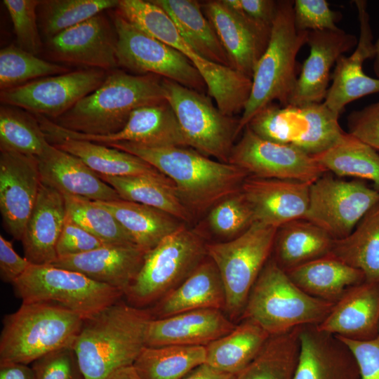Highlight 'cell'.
<instances>
[{"label":"cell","instance_id":"1","mask_svg":"<svg viewBox=\"0 0 379 379\" xmlns=\"http://www.w3.org/2000/svg\"><path fill=\"white\" fill-rule=\"evenodd\" d=\"M108 147L142 159L166 176L194 215L211 209L239 192L249 176L234 164L213 160L189 147L133 142L114 143Z\"/></svg>","mask_w":379,"mask_h":379},{"label":"cell","instance_id":"2","mask_svg":"<svg viewBox=\"0 0 379 379\" xmlns=\"http://www.w3.org/2000/svg\"><path fill=\"white\" fill-rule=\"evenodd\" d=\"M149 310L119 300L84 319L74 345L84 379H106L132 366L146 346Z\"/></svg>","mask_w":379,"mask_h":379},{"label":"cell","instance_id":"3","mask_svg":"<svg viewBox=\"0 0 379 379\" xmlns=\"http://www.w3.org/2000/svg\"><path fill=\"white\" fill-rule=\"evenodd\" d=\"M161 81L154 74L133 75L114 69L95 91L53 121L86 135L116 133L137 108L166 101Z\"/></svg>","mask_w":379,"mask_h":379},{"label":"cell","instance_id":"4","mask_svg":"<svg viewBox=\"0 0 379 379\" xmlns=\"http://www.w3.org/2000/svg\"><path fill=\"white\" fill-rule=\"evenodd\" d=\"M116 11L131 24L185 56L202 77L209 95L225 115L243 112L252 79L200 55L180 34L170 16L151 1L119 0Z\"/></svg>","mask_w":379,"mask_h":379},{"label":"cell","instance_id":"5","mask_svg":"<svg viewBox=\"0 0 379 379\" xmlns=\"http://www.w3.org/2000/svg\"><path fill=\"white\" fill-rule=\"evenodd\" d=\"M293 1H278L270 39L255 67L251 94L239 119L237 135L258 112L274 101L281 106L288 104L298 79L296 58L307 42L308 32L295 26Z\"/></svg>","mask_w":379,"mask_h":379},{"label":"cell","instance_id":"6","mask_svg":"<svg viewBox=\"0 0 379 379\" xmlns=\"http://www.w3.org/2000/svg\"><path fill=\"white\" fill-rule=\"evenodd\" d=\"M84 320L55 302H22L4 317L0 363L28 365L51 352L74 347Z\"/></svg>","mask_w":379,"mask_h":379},{"label":"cell","instance_id":"7","mask_svg":"<svg viewBox=\"0 0 379 379\" xmlns=\"http://www.w3.org/2000/svg\"><path fill=\"white\" fill-rule=\"evenodd\" d=\"M333 305L302 291L270 257L250 291L240 320H252L270 335H278L319 324Z\"/></svg>","mask_w":379,"mask_h":379},{"label":"cell","instance_id":"8","mask_svg":"<svg viewBox=\"0 0 379 379\" xmlns=\"http://www.w3.org/2000/svg\"><path fill=\"white\" fill-rule=\"evenodd\" d=\"M206 241L183 225L145 253L142 265L124 292L126 302L154 305L181 284L206 258Z\"/></svg>","mask_w":379,"mask_h":379},{"label":"cell","instance_id":"9","mask_svg":"<svg viewBox=\"0 0 379 379\" xmlns=\"http://www.w3.org/2000/svg\"><path fill=\"white\" fill-rule=\"evenodd\" d=\"M277 229L255 222L234 239L206 244L225 287V313L234 322L240 320L250 291L272 255Z\"/></svg>","mask_w":379,"mask_h":379},{"label":"cell","instance_id":"10","mask_svg":"<svg viewBox=\"0 0 379 379\" xmlns=\"http://www.w3.org/2000/svg\"><path fill=\"white\" fill-rule=\"evenodd\" d=\"M22 302H51L84 319L120 300L124 292L81 273L52 265H31L13 284Z\"/></svg>","mask_w":379,"mask_h":379},{"label":"cell","instance_id":"11","mask_svg":"<svg viewBox=\"0 0 379 379\" xmlns=\"http://www.w3.org/2000/svg\"><path fill=\"white\" fill-rule=\"evenodd\" d=\"M338 118L324 102L286 106L271 103L246 126L262 138L315 155L329 148L345 133Z\"/></svg>","mask_w":379,"mask_h":379},{"label":"cell","instance_id":"12","mask_svg":"<svg viewBox=\"0 0 379 379\" xmlns=\"http://www.w3.org/2000/svg\"><path fill=\"white\" fill-rule=\"evenodd\" d=\"M166 100L172 107L188 146L228 163L239 119L222 114L200 92L162 79Z\"/></svg>","mask_w":379,"mask_h":379},{"label":"cell","instance_id":"13","mask_svg":"<svg viewBox=\"0 0 379 379\" xmlns=\"http://www.w3.org/2000/svg\"><path fill=\"white\" fill-rule=\"evenodd\" d=\"M112 22L117 35L118 65L142 74H154L197 91L206 88L194 66L182 53L148 35L117 11Z\"/></svg>","mask_w":379,"mask_h":379},{"label":"cell","instance_id":"14","mask_svg":"<svg viewBox=\"0 0 379 379\" xmlns=\"http://www.w3.org/2000/svg\"><path fill=\"white\" fill-rule=\"evenodd\" d=\"M378 203L379 192L363 181L343 180L327 172L310 185L303 219L339 239L348 236Z\"/></svg>","mask_w":379,"mask_h":379},{"label":"cell","instance_id":"15","mask_svg":"<svg viewBox=\"0 0 379 379\" xmlns=\"http://www.w3.org/2000/svg\"><path fill=\"white\" fill-rule=\"evenodd\" d=\"M234 145L228 163L249 176L312 184L327 173L314 157L293 146L266 140L248 126Z\"/></svg>","mask_w":379,"mask_h":379},{"label":"cell","instance_id":"16","mask_svg":"<svg viewBox=\"0 0 379 379\" xmlns=\"http://www.w3.org/2000/svg\"><path fill=\"white\" fill-rule=\"evenodd\" d=\"M107 74L102 69H86L46 77L1 91L0 100L3 105L53 121L95 91Z\"/></svg>","mask_w":379,"mask_h":379},{"label":"cell","instance_id":"17","mask_svg":"<svg viewBox=\"0 0 379 379\" xmlns=\"http://www.w3.org/2000/svg\"><path fill=\"white\" fill-rule=\"evenodd\" d=\"M215 29L231 67L252 79L255 67L267 47L272 26L257 22L227 6L222 0L201 3Z\"/></svg>","mask_w":379,"mask_h":379},{"label":"cell","instance_id":"18","mask_svg":"<svg viewBox=\"0 0 379 379\" xmlns=\"http://www.w3.org/2000/svg\"><path fill=\"white\" fill-rule=\"evenodd\" d=\"M117 35L103 13L67 29L46 40V48L55 60L88 69H114Z\"/></svg>","mask_w":379,"mask_h":379},{"label":"cell","instance_id":"19","mask_svg":"<svg viewBox=\"0 0 379 379\" xmlns=\"http://www.w3.org/2000/svg\"><path fill=\"white\" fill-rule=\"evenodd\" d=\"M37 158L12 152L0 154V211L6 230L21 241L41 186Z\"/></svg>","mask_w":379,"mask_h":379},{"label":"cell","instance_id":"20","mask_svg":"<svg viewBox=\"0 0 379 379\" xmlns=\"http://www.w3.org/2000/svg\"><path fill=\"white\" fill-rule=\"evenodd\" d=\"M57 138L87 140L105 146L119 142H133L149 146L189 147L176 116L167 101L140 107L130 115L119 132L107 135H86L59 126L53 128Z\"/></svg>","mask_w":379,"mask_h":379},{"label":"cell","instance_id":"21","mask_svg":"<svg viewBox=\"0 0 379 379\" xmlns=\"http://www.w3.org/2000/svg\"><path fill=\"white\" fill-rule=\"evenodd\" d=\"M354 3L358 11L359 38L350 55H343L338 59L331 75L332 84L323 102L339 116L350 102L379 93V78L366 74L362 68L366 60L374 58V43L367 4L364 0H356Z\"/></svg>","mask_w":379,"mask_h":379},{"label":"cell","instance_id":"22","mask_svg":"<svg viewBox=\"0 0 379 379\" xmlns=\"http://www.w3.org/2000/svg\"><path fill=\"white\" fill-rule=\"evenodd\" d=\"M357 42L355 35L341 29L308 31L306 44L310 55L302 64L288 105L322 102L329 88L331 67Z\"/></svg>","mask_w":379,"mask_h":379},{"label":"cell","instance_id":"23","mask_svg":"<svg viewBox=\"0 0 379 379\" xmlns=\"http://www.w3.org/2000/svg\"><path fill=\"white\" fill-rule=\"evenodd\" d=\"M310 185L295 180L248 176L241 192L258 222L279 228L303 219L309 206Z\"/></svg>","mask_w":379,"mask_h":379},{"label":"cell","instance_id":"24","mask_svg":"<svg viewBox=\"0 0 379 379\" xmlns=\"http://www.w3.org/2000/svg\"><path fill=\"white\" fill-rule=\"evenodd\" d=\"M300 353L293 379H360L357 361L338 336L317 325L298 327Z\"/></svg>","mask_w":379,"mask_h":379},{"label":"cell","instance_id":"25","mask_svg":"<svg viewBox=\"0 0 379 379\" xmlns=\"http://www.w3.org/2000/svg\"><path fill=\"white\" fill-rule=\"evenodd\" d=\"M236 325L221 310L185 312L162 319H152L147 328L145 345L206 347L229 333Z\"/></svg>","mask_w":379,"mask_h":379},{"label":"cell","instance_id":"26","mask_svg":"<svg viewBox=\"0 0 379 379\" xmlns=\"http://www.w3.org/2000/svg\"><path fill=\"white\" fill-rule=\"evenodd\" d=\"M36 158L41 182L62 194L95 201L121 199L116 190L81 159L50 142Z\"/></svg>","mask_w":379,"mask_h":379},{"label":"cell","instance_id":"27","mask_svg":"<svg viewBox=\"0 0 379 379\" xmlns=\"http://www.w3.org/2000/svg\"><path fill=\"white\" fill-rule=\"evenodd\" d=\"M145 253L135 244L107 245L82 254L58 258L51 265L78 272L124 292L138 274Z\"/></svg>","mask_w":379,"mask_h":379},{"label":"cell","instance_id":"28","mask_svg":"<svg viewBox=\"0 0 379 379\" xmlns=\"http://www.w3.org/2000/svg\"><path fill=\"white\" fill-rule=\"evenodd\" d=\"M317 328L353 340H368L379 331V283L364 281L350 288Z\"/></svg>","mask_w":379,"mask_h":379},{"label":"cell","instance_id":"29","mask_svg":"<svg viewBox=\"0 0 379 379\" xmlns=\"http://www.w3.org/2000/svg\"><path fill=\"white\" fill-rule=\"evenodd\" d=\"M66 217L63 194L42 183L21 239L25 258L32 265H51L58 258L56 246Z\"/></svg>","mask_w":379,"mask_h":379},{"label":"cell","instance_id":"30","mask_svg":"<svg viewBox=\"0 0 379 379\" xmlns=\"http://www.w3.org/2000/svg\"><path fill=\"white\" fill-rule=\"evenodd\" d=\"M225 287L215 263L208 256L176 288L149 310L153 319H162L179 313L218 309L225 312Z\"/></svg>","mask_w":379,"mask_h":379},{"label":"cell","instance_id":"31","mask_svg":"<svg viewBox=\"0 0 379 379\" xmlns=\"http://www.w3.org/2000/svg\"><path fill=\"white\" fill-rule=\"evenodd\" d=\"M307 294L335 304L351 287L365 281L361 271L328 255L286 272Z\"/></svg>","mask_w":379,"mask_h":379},{"label":"cell","instance_id":"32","mask_svg":"<svg viewBox=\"0 0 379 379\" xmlns=\"http://www.w3.org/2000/svg\"><path fill=\"white\" fill-rule=\"evenodd\" d=\"M333 240L317 225L295 220L277 229L271 257L286 272L328 255Z\"/></svg>","mask_w":379,"mask_h":379},{"label":"cell","instance_id":"33","mask_svg":"<svg viewBox=\"0 0 379 379\" xmlns=\"http://www.w3.org/2000/svg\"><path fill=\"white\" fill-rule=\"evenodd\" d=\"M96 202L112 213L135 244L146 253L185 225L166 212L142 204L121 199Z\"/></svg>","mask_w":379,"mask_h":379},{"label":"cell","instance_id":"34","mask_svg":"<svg viewBox=\"0 0 379 379\" xmlns=\"http://www.w3.org/2000/svg\"><path fill=\"white\" fill-rule=\"evenodd\" d=\"M151 1L170 16L182 36L200 55L214 63L231 67L228 56L204 15L201 3L194 0Z\"/></svg>","mask_w":379,"mask_h":379},{"label":"cell","instance_id":"35","mask_svg":"<svg viewBox=\"0 0 379 379\" xmlns=\"http://www.w3.org/2000/svg\"><path fill=\"white\" fill-rule=\"evenodd\" d=\"M98 175L116 190L121 199L157 208L184 223L193 219L194 214L178 194L174 184L166 176Z\"/></svg>","mask_w":379,"mask_h":379},{"label":"cell","instance_id":"36","mask_svg":"<svg viewBox=\"0 0 379 379\" xmlns=\"http://www.w3.org/2000/svg\"><path fill=\"white\" fill-rule=\"evenodd\" d=\"M48 141L58 149L77 157L98 174L165 176L142 159L111 147L68 138H51Z\"/></svg>","mask_w":379,"mask_h":379},{"label":"cell","instance_id":"37","mask_svg":"<svg viewBox=\"0 0 379 379\" xmlns=\"http://www.w3.org/2000/svg\"><path fill=\"white\" fill-rule=\"evenodd\" d=\"M270 335L255 321L241 319L227 335L206 347V363L237 375L258 354Z\"/></svg>","mask_w":379,"mask_h":379},{"label":"cell","instance_id":"38","mask_svg":"<svg viewBox=\"0 0 379 379\" xmlns=\"http://www.w3.org/2000/svg\"><path fill=\"white\" fill-rule=\"evenodd\" d=\"M329 255L361 271L366 281L379 283V203L348 236L333 240Z\"/></svg>","mask_w":379,"mask_h":379},{"label":"cell","instance_id":"39","mask_svg":"<svg viewBox=\"0 0 379 379\" xmlns=\"http://www.w3.org/2000/svg\"><path fill=\"white\" fill-rule=\"evenodd\" d=\"M328 172L370 180L379 192V154L374 148L348 132L332 146L313 155Z\"/></svg>","mask_w":379,"mask_h":379},{"label":"cell","instance_id":"40","mask_svg":"<svg viewBox=\"0 0 379 379\" xmlns=\"http://www.w3.org/2000/svg\"><path fill=\"white\" fill-rule=\"evenodd\" d=\"M204 363V346H145L133 366L141 379H182Z\"/></svg>","mask_w":379,"mask_h":379},{"label":"cell","instance_id":"41","mask_svg":"<svg viewBox=\"0 0 379 379\" xmlns=\"http://www.w3.org/2000/svg\"><path fill=\"white\" fill-rule=\"evenodd\" d=\"M299 353L298 327L270 335L258 354L234 379H293Z\"/></svg>","mask_w":379,"mask_h":379},{"label":"cell","instance_id":"42","mask_svg":"<svg viewBox=\"0 0 379 379\" xmlns=\"http://www.w3.org/2000/svg\"><path fill=\"white\" fill-rule=\"evenodd\" d=\"M49 142L35 117L17 107H0V151L39 157Z\"/></svg>","mask_w":379,"mask_h":379},{"label":"cell","instance_id":"43","mask_svg":"<svg viewBox=\"0 0 379 379\" xmlns=\"http://www.w3.org/2000/svg\"><path fill=\"white\" fill-rule=\"evenodd\" d=\"M119 1L42 0L37 8L40 32L48 40L105 10L117 8Z\"/></svg>","mask_w":379,"mask_h":379},{"label":"cell","instance_id":"44","mask_svg":"<svg viewBox=\"0 0 379 379\" xmlns=\"http://www.w3.org/2000/svg\"><path fill=\"white\" fill-rule=\"evenodd\" d=\"M62 194L67 216L89 233L108 245L135 244L112 213L96 201Z\"/></svg>","mask_w":379,"mask_h":379},{"label":"cell","instance_id":"45","mask_svg":"<svg viewBox=\"0 0 379 379\" xmlns=\"http://www.w3.org/2000/svg\"><path fill=\"white\" fill-rule=\"evenodd\" d=\"M65 66L41 59L11 44L0 51V88L21 86L41 77L67 72Z\"/></svg>","mask_w":379,"mask_h":379},{"label":"cell","instance_id":"46","mask_svg":"<svg viewBox=\"0 0 379 379\" xmlns=\"http://www.w3.org/2000/svg\"><path fill=\"white\" fill-rule=\"evenodd\" d=\"M255 222L253 213L241 192L218 202L210 209L208 222L216 234L234 239Z\"/></svg>","mask_w":379,"mask_h":379},{"label":"cell","instance_id":"47","mask_svg":"<svg viewBox=\"0 0 379 379\" xmlns=\"http://www.w3.org/2000/svg\"><path fill=\"white\" fill-rule=\"evenodd\" d=\"M39 0H4L13 26L19 47L36 55L42 41L38 25Z\"/></svg>","mask_w":379,"mask_h":379},{"label":"cell","instance_id":"48","mask_svg":"<svg viewBox=\"0 0 379 379\" xmlns=\"http://www.w3.org/2000/svg\"><path fill=\"white\" fill-rule=\"evenodd\" d=\"M34 379H84L74 347L51 352L32 363Z\"/></svg>","mask_w":379,"mask_h":379},{"label":"cell","instance_id":"49","mask_svg":"<svg viewBox=\"0 0 379 379\" xmlns=\"http://www.w3.org/2000/svg\"><path fill=\"white\" fill-rule=\"evenodd\" d=\"M340 16L326 0L293 1L294 23L299 31L338 30L336 22Z\"/></svg>","mask_w":379,"mask_h":379},{"label":"cell","instance_id":"50","mask_svg":"<svg viewBox=\"0 0 379 379\" xmlns=\"http://www.w3.org/2000/svg\"><path fill=\"white\" fill-rule=\"evenodd\" d=\"M102 241L93 236L69 217L65 222L58 241V258L82 254L107 246Z\"/></svg>","mask_w":379,"mask_h":379},{"label":"cell","instance_id":"51","mask_svg":"<svg viewBox=\"0 0 379 379\" xmlns=\"http://www.w3.org/2000/svg\"><path fill=\"white\" fill-rule=\"evenodd\" d=\"M347 120L349 133L379 150V101L352 112Z\"/></svg>","mask_w":379,"mask_h":379},{"label":"cell","instance_id":"52","mask_svg":"<svg viewBox=\"0 0 379 379\" xmlns=\"http://www.w3.org/2000/svg\"><path fill=\"white\" fill-rule=\"evenodd\" d=\"M352 352L360 373V379H379V331L368 340H353L338 336Z\"/></svg>","mask_w":379,"mask_h":379},{"label":"cell","instance_id":"53","mask_svg":"<svg viewBox=\"0 0 379 379\" xmlns=\"http://www.w3.org/2000/svg\"><path fill=\"white\" fill-rule=\"evenodd\" d=\"M32 264L20 256L13 249L12 242L0 235V277L6 283L13 284Z\"/></svg>","mask_w":379,"mask_h":379},{"label":"cell","instance_id":"54","mask_svg":"<svg viewBox=\"0 0 379 379\" xmlns=\"http://www.w3.org/2000/svg\"><path fill=\"white\" fill-rule=\"evenodd\" d=\"M231 8L247 17L272 26L275 18L278 1L273 0H222Z\"/></svg>","mask_w":379,"mask_h":379},{"label":"cell","instance_id":"55","mask_svg":"<svg viewBox=\"0 0 379 379\" xmlns=\"http://www.w3.org/2000/svg\"><path fill=\"white\" fill-rule=\"evenodd\" d=\"M0 379H34L32 367L13 362L0 363Z\"/></svg>","mask_w":379,"mask_h":379},{"label":"cell","instance_id":"56","mask_svg":"<svg viewBox=\"0 0 379 379\" xmlns=\"http://www.w3.org/2000/svg\"><path fill=\"white\" fill-rule=\"evenodd\" d=\"M236 375L220 371L207 363H204L193 369L182 379H234Z\"/></svg>","mask_w":379,"mask_h":379},{"label":"cell","instance_id":"57","mask_svg":"<svg viewBox=\"0 0 379 379\" xmlns=\"http://www.w3.org/2000/svg\"><path fill=\"white\" fill-rule=\"evenodd\" d=\"M106 379H141L132 366L118 368L111 373Z\"/></svg>","mask_w":379,"mask_h":379},{"label":"cell","instance_id":"58","mask_svg":"<svg viewBox=\"0 0 379 379\" xmlns=\"http://www.w3.org/2000/svg\"><path fill=\"white\" fill-rule=\"evenodd\" d=\"M374 62H373V70L379 78V36L376 41L374 43Z\"/></svg>","mask_w":379,"mask_h":379}]
</instances>
